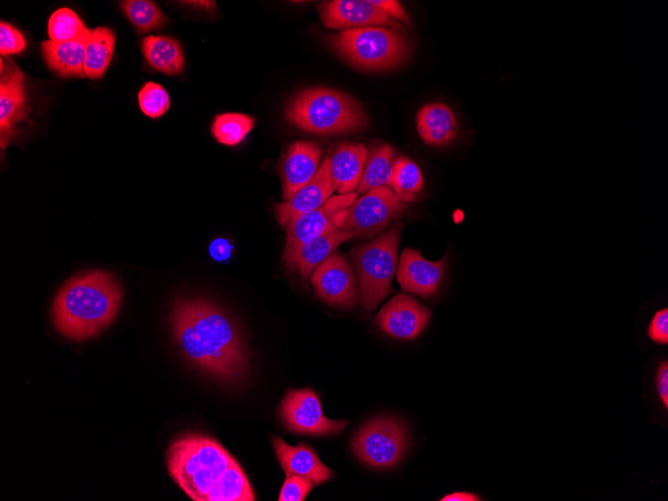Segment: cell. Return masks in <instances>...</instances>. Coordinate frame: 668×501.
<instances>
[{
	"label": "cell",
	"instance_id": "cell-1",
	"mask_svg": "<svg viewBox=\"0 0 668 501\" xmlns=\"http://www.w3.org/2000/svg\"><path fill=\"white\" fill-rule=\"evenodd\" d=\"M174 341L201 372L222 382H237L248 371V353L231 317L201 297H179L171 309Z\"/></svg>",
	"mask_w": 668,
	"mask_h": 501
},
{
	"label": "cell",
	"instance_id": "cell-2",
	"mask_svg": "<svg viewBox=\"0 0 668 501\" xmlns=\"http://www.w3.org/2000/svg\"><path fill=\"white\" fill-rule=\"evenodd\" d=\"M166 463L172 479L194 501L255 500L241 466L210 436L190 432L177 437Z\"/></svg>",
	"mask_w": 668,
	"mask_h": 501
},
{
	"label": "cell",
	"instance_id": "cell-3",
	"mask_svg": "<svg viewBox=\"0 0 668 501\" xmlns=\"http://www.w3.org/2000/svg\"><path fill=\"white\" fill-rule=\"evenodd\" d=\"M121 301L122 288L112 273L98 270L76 275L54 298L53 325L70 340H88L112 324Z\"/></svg>",
	"mask_w": 668,
	"mask_h": 501
},
{
	"label": "cell",
	"instance_id": "cell-4",
	"mask_svg": "<svg viewBox=\"0 0 668 501\" xmlns=\"http://www.w3.org/2000/svg\"><path fill=\"white\" fill-rule=\"evenodd\" d=\"M287 120L313 134L338 135L364 130L368 117L361 104L348 94L326 87L303 89L285 108Z\"/></svg>",
	"mask_w": 668,
	"mask_h": 501
},
{
	"label": "cell",
	"instance_id": "cell-5",
	"mask_svg": "<svg viewBox=\"0 0 668 501\" xmlns=\"http://www.w3.org/2000/svg\"><path fill=\"white\" fill-rule=\"evenodd\" d=\"M331 49L354 67L383 71L401 65L410 46L399 29L365 27L343 30L327 38Z\"/></svg>",
	"mask_w": 668,
	"mask_h": 501
},
{
	"label": "cell",
	"instance_id": "cell-6",
	"mask_svg": "<svg viewBox=\"0 0 668 501\" xmlns=\"http://www.w3.org/2000/svg\"><path fill=\"white\" fill-rule=\"evenodd\" d=\"M403 225L396 223L374 240L355 246L350 258L356 273L363 307L374 310L393 291L392 279Z\"/></svg>",
	"mask_w": 668,
	"mask_h": 501
},
{
	"label": "cell",
	"instance_id": "cell-7",
	"mask_svg": "<svg viewBox=\"0 0 668 501\" xmlns=\"http://www.w3.org/2000/svg\"><path fill=\"white\" fill-rule=\"evenodd\" d=\"M409 445L406 426L392 417H376L355 434L351 447L355 455L375 469L396 466L405 456Z\"/></svg>",
	"mask_w": 668,
	"mask_h": 501
},
{
	"label": "cell",
	"instance_id": "cell-8",
	"mask_svg": "<svg viewBox=\"0 0 668 501\" xmlns=\"http://www.w3.org/2000/svg\"><path fill=\"white\" fill-rule=\"evenodd\" d=\"M407 205L393 191L382 186L367 191L349 207L339 211L333 225L350 232L353 237H372L398 218Z\"/></svg>",
	"mask_w": 668,
	"mask_h": 501
},
{
	"label": "cell",
	"instance_id": "cell-9",
	"mask_svg": "<svg viewBox=\"0 0 668 501\" xmlns=\"http://www.w3.org/2000/svg\"><path fill=\"white\" fill-rule=\"evenodd\" d=\"M280 418L287 430L303 435L328 436L342 432L348 420L327 418L317 394L310 388L291 389L281 401Z\"/></svg>",
	"mask_w": 668,
	"mask_h": 501
},
{
	"label": "cell",
	"instance_id": "cell-10",
	"mask_svg": "<svg viewBox=\"0 0 668 501\" xmlns=\"http://www.w3.org/2000/svg\"><path fill=\"white\" fill-rule=\"evenodd\" d=\"M315 294L325 303L351 309L357 305V290L353 268L340 253H333L311 274Z\"/></svg>",
	"mask_w": 668,
	"mask_h": 501
},
{
	"label": "cell",
	"instance_id": "cell-11",
	"mask_svg": "<svg viewBox=\"0 0 668 501\" xmlns=\"http://www.w3.org/2000/svg\"><path fill=\"white\" fill-rule=\"evenodd\" d=\"M322 23L333 29L348 30L365 27H390L401 30L402 25L370 1L333 0L318 6Z\"/></svg>",
	"mask_w": 668,
	"mask_h": 501
},
{
	"label": "cell",
	"instance_id": "cell-12",
	"mask_svg": "<svg viewBox=\"0 0 668 501\" xmlns=\"http://www.w3.org/2000/svg\"><path fill=\"white\" fill-rule=\"evenodd\" d=\"M430 311L409 295L400 294L382 306L375 318L378 327L398 340H413L427 327Z\"/></svg>",
	"mask_w": 668,
	"mask_h": 501
},
{
	"label": "cell",
	"instance_id": "cell-13",
	"mask_svg": "<svg viewBox=\"0 0 668 501\" xmlns=\"http://www.w3.org/2000/svg\"><path fill=\"white\" fill-rule=\"evenodd\" d=\"M447 261L448 254L437 261H430L418 250L405 248L397 268V280L401 289L423 298L434 296L445 278Z\"/></svg>",
	"mask_w": 668,
	"mask_h": 501
},
{
	"label": "cell",
	"instance_id": "cell-14",
	"mask_svg": "<svg viewBox=\"0 0 668 501\" xmlns=\"http://www.w3.org/2000/svg\"><path fill=\"white\" fill-rule=\"evenodd\" d=\"M357 198L354 192L331 196L319 208L300 215L284 225L286 245L283 257L290 255L304 242L320 235L333 223L334 216L349 207Z\"/></svg>",
	"mask_w": 668,
	"mask_h": 501
},
{
	"label": "cell",
	"instance_id": "cell-15",
	"mask_svg": "<svg viewBox=\"0 0 668 501\" xmlns=\"http://www.w3.org/2000/svg\"><path fill=\"white\" fill-rule=\"evenodd\" d=\"M28 108L24 74L14 61L6 60L0 79V131L1 145L5 147L14 134L17 123L24 120Z\"/></svg>",
	"mask_w": 668,
	"mask_h": 501
},
{
	"label": "cell",
	"instance_id": "cell-16",
	"mask_svg": "<svg viewBox=\"0 0 668 501\" xmlns=\"http://www.w3.org/2000/svg\"><path fill=\"white\" fill-rule=\"evenodd\" d=\"M333 191L330 158L326 156L315 176L306 185L276 205L278 222L284 226L288 221L319 208L331 197Z\"/></svg>",
	"mask_w": 668,
	"mask_h": 501
},
{
	"label": "cell",
	"instance_id": "cell-17",
	"mask_svg": "<svg viewBox=\"0 0 668 501\" xmlns=\"http://www.w3.org/2000/svg\"><path fill=\"white\" fill-rule=\"evenodd\" d=\"M321 150L317 143L296 141L287 150L280 165L283 198L287 199L306 185L320 167Z\"/></svg>",
	"mask_w": 668,
	"mask_h": 501
},
{
	"label": "cell",
	"instance_id": "cell-18",
	"mask_svg": "<svg viewBox=\"0 0 668 501\" xmlns=\"http://www.w3.org/2000/svg\"><path fill=\"white\" fill-rule=\"evenodd\" d=\"M353 235L333 224L320 235L304 242L290 255L283 257L285 265L307 279L316 267L334 253L343 242Z\"/></svg>",
	"mask_w": 668,
	"mask_h": 501
},
{
	"label": "cell",
	"instance_id": "cell-19",
	"mask_svg": "<svg viewBox=\"0 0 668 501\" xmlns=\"http://www.w3.org/2000/svg\"><path fill=\"white\" fill-rule=\"evenodd\" d=\"M416 125L420 138L434 147L447 146L460 134L457 116L444 102H432L422 106L416 115Z\"/></svg>",
	"mask_w": 668,
	"mask_h": 501
},
{
	"label": "cell",
	"instance_id": "cell-20",
	"mask_svg": "<svg viewBox=\"0 0 668 501\" xmlns=\"http://www.w3.org/2000/svg\"><path fill=\"white\" fill-rule=\"evenodd\" d=\"M272 443L286 476H301L316 485L332 477L333 471L321 462L315 451L307 444L290 446L279 437H274Z\"/></svg>",
	"mask_w": 668,
	"mask_h": 501
},
{
	"label": "cell",
	"instance_id": "cell-21",
	"mask_svg": "<svg viewBox=\"0 0 668 501\" xmlns=\"http://www.w3.org/2000/svg\"><path fill=\"white\" fill-rule=\"evenodd\" d=\"M368 156L362 144L342 143L330 158L332 186L339 194L351 193L357 188Z\"/></svg>",
	"mask_w": 668,
	"mask_h": 501
},
{
	"label": "cell",
	"instance_id": "cell-22",
	"mask_svg": "<svg viewBox=\"0 0 668 501\" xmlns=\"http://www.w3.org/2000/svg\"><path fill=\"white\" fill-rule=\"evenodd\" d=\"M92 32L67 42L43 41L41 49L48 68L61 77H84L85 45Z\"/></svg>",
	"mask_w": 668,
	"mask_h": 501
},
{
	"label": "cell",
	"instance_id": "cell-23",
	"mask_svg": "<svg viewBox=\"0 0 668 501\" xmlns=\"http://www.w3.org/2000/svg\"><path fill=\"white\" fill-rule=\"evenodd\" d=\"M142 53L148 64L166 75H177L184 68V54L180 43L164 35H149L142 40Z\"/></svg>",
	"mask_w": 668,
	"mask_h": 501
},
{
	"label": "cell",
	"instance_id": "cell-24",
	"mask_svg": "<svg viewBox=\"0 0 668 501\" xmlns=\"http://www.w3.org/2000/svg\"><path fill=\"white\" fill-rule=\"evenodd\" d=\"M115 34L105 26L96 27L85 45L84 75L90 79L101 78L112 59Z\"/></svg>",
	"mask_w": 668,
	"mask_h": 501
},
{
	"label": "cell",
	"instance_id": "cell-25",
	"mask_svg": "<svg viewBox=\"0 0 668 501\" xmlns=\"http://www.w3.org/2000/svg\"><path fill=\"white\" fill-rule=\"evenodd\" d=\"M395 159L389 145L383 144L373 149L367 156L357 191L366 193L374 188L388 186Z\"/></svg>",
	"mask_w": 668,
	"mask_h": 501
},
{
	"label": "cell",
	"instance_id": "cell-26",
	"mask_svg": "<svg viewBox=\"0 0 668 501\" xmlns=\"http://www.w3.org/2000/svg\"><path fill=\"white\" fill-rule=\"evenodd\" d=\"M423 176L419 167L410 159H395L388 186L395 196L405 202H413L423 188Z\"/></svg>",
	"mask_w": 668,
	"mask_h": 501
},
{
	"label": "cell",
	"instance_id": "cell-27",
	"mask_svg": "<svg viewBox=\"0 0 668 501\" xmlns=\"http://www.w3.org/2000/svg\"><path fill=\"white\" fill-rule=\"evenodd\" d=\"M255 119L242 113H223L217 115L212 123L211 132L221 144L235 146L252 130Z\"/></svg>",
	"mask_w": 668,
	"mask_h": 501
},
{
	"label": "cell",
	"instance_id": "cell-28",
	"mask_svg": "<svg viewBox=\"0 0 668 501\" xmlns=\"http://www.w3.org/2000/svg\"><path fill=\"white\" fill-rule=\"evenodd\" d=\"M120 7L140 33L157 30L166 22V17L153 1L126 0L120 2Z\"/></svg>",
	"mask_w": 668,
	"mask_h": 501
},
{
	"label": "cell",
	"instance_id": "cell-29",
	"mask_svg": "<svg viewBox=\"0 0 668 501\" xmlns=\"http://www.w3.org/2000/svg\"><path fill=\"white\" fill-rule=\"evenodd\" d=\"M91 31L80 17L69 8L57 9L48 21V35L50 40L54 42L76 40Z\"/></svg>",
	"mask_w": 668,
	"mask_h": 501
},
{
	"label": "cell",
	"instance_id": "cell-30",
	"mask_svg": "<svg viewBox=\"0 0 668 501\" xmlns=\"http://www.w3.org/2000/svg\"><path fill=\"white\" fill-rule=\"evenodd\" d=\"M141 111L150 118L164 115L170 107V97L166 89L158 83L147 82L138 93Z\"/></svg>",
	"mask_w": 668,
	"mask_h": 501
},
{
	"label": "cell",
	"instance_id": "cell-31",
	"mask_svg": "<svg viewBox=\"0 0 668 501\" xmlns=\"http://www.w3.org/2000/svg\"><path fill=\"white\" fill-rule=\"evenodd\" d=\"M313 488V483L301 476H286L280 494L279 501H303Z\"/></svg>",
	"mask_w": 668,
	"mask_h": 501
},
{
	"label": "cell",
	"instance_id": "cell-32",
	"mask_svg": "<svg viewBox=\"0 0 668 501\" xmlns=\"http://www.w3.org/2000/svg\"><path fill=\"white\" fill-rule=\"evenodd\" d=\"M26 46L21 32L7 22L0 23V53L2 56L17 54Z\"/></svg>",
	"mask_w": 668,
	"mask_h": 501
},
{
	"label": "cell",
	"instance_id": "cell-33",
	"mask_svg": "<svg viewBox=\"0 0 668 501\" xmlns=\"http://www.w3.org/2000/svg\"><path fill=\"white\" fill-rule=\"evenodd\" d=\"M647 336L661 345L668 343V308L655 312L647 328Z\"/></svg>",
	"mask_w": 668,
	"mask_h": 501
},
{
	"label": "cell",
	"instance_id": "cell-34",
	"mask_svg": "<svg viewBox=\"0 0 668 501\" xmlns=\"http://www.w3.org/2000/svg\"><path fill=\"white\" fill-rule=\"evenodd\" d=\"M371 4L381 9L398 22L411 26V20L400 2L395 0H369Z\"/></svg>",
	"mask_w": 668,
	"mask_h": 501
},
{
	"label": "cell",
	"instance_id": "cell-35",
	"mask_svg": "<svg viewBox=\"0 0 668 501\" xmlns=\"http://www.w3.org/2000/svg\"><path fill=\"white\" fill-rule=\"evenodd\" d=\"M656 389L665 409L668 408V362L661 361L656 372Z\"/></svg>",
	"mask_w": 668,
	"mask_h": 501
},
{
	"label": "cell",
	"instance_id": "cell-36",
	"mask_svg": "<svg viewBox=\"0 0 668 501\" xmlns=\"http://www.w3.org/2000/svg\"><path fill=\"white\" fill-rule=\"evenodd\" d=\"M233 246L225 238L214 239L209 246L210 256L218 262L225 261L229 259L232 255Z\"/></svg>",
	"mask_w": 668,
	"mask_h": 501
},
{
	"label": "cell",
	"instance_id": "cell-37",
	"mask_svg": "<svg viewBox=\"0 0 668 501\" xmlns=\"http://www.w3.org/2000/svg\"><path fill=\"white\" fill-rule=\"evenodd\" d=\"M441 501H478L481 500V498L471 492H466V491H458V492H453L450 493L446 496H444Z\"/></svg>",
	"mask_w": 668,
	"mask_h": 501
},
{
	"label": "cell",
	"instance_id": "cell-38",
	"mask_svg": "<svg viewBox=\"0 0 668 501\" xmlns=\"http://www.w3.org/2000/svg\"><path fill=\"white\" fill-rule=\"evenodd\" d=\"M187 3L193 6L203 7L206 10H212L215 7V2L213 1H189Z\"/></svg>",
	"mask_w": 668,
	"mask_h": 501
}]
</instances>
